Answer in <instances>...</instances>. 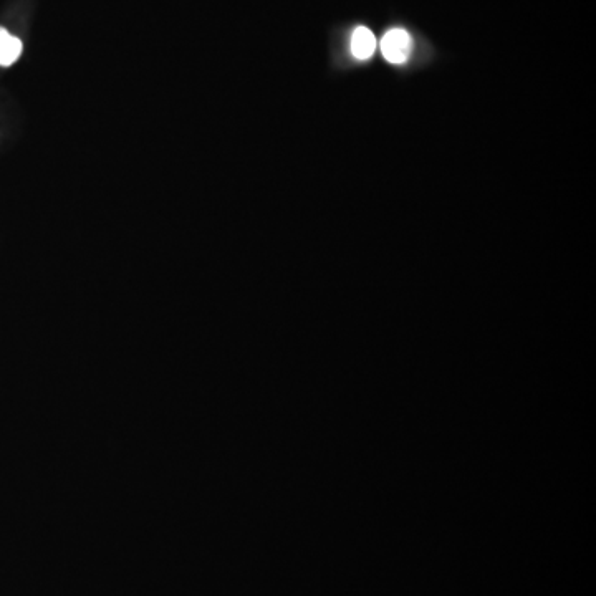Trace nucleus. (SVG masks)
I'll return each mask as SVG.
<instances>
[{"mask_svg": "<svg viewBox=\"0 0 596 596\" xmlns=\"http://www.w3.org/2000/svg\"><path fill=\"white\" fill-rule=\"evenodd\" d=\"M411 49H413V42H411L408 32L403 29L390 30L381 40V53L385 55L388 62L395 63V65L406 62Z\"/></svg>", "mask_w": 596, "mask_h": 596, "instance_id": "1", "label": "nucleus"}, {"mask_svg": "<svg viewBox=\"0 0 596 596\" xmlns=\"http://www.w3.org/2000/svg\"><path fill=\"white\" fill-rule=\"evenodd\" d=\"M350 49L356 60H368L376 50L375 35L366 27H358L351 35Z\"/></svg>", "mask_w": 596, "mask_h": 596, "instance_id": "2", "label": "nucleus"}, {"mask_svg": "<svg viewBox=\"0 0 596 596\" xmlns=\"http://www.w3.org/2000/svg\"><path fill=\"white\" fill-rule=\"evenodd\" d=\"M22 53V42L0 27V67H10L17 62Z\"/></svg>", "mask_w": 596, "mask_h": 596, "instance_id": "3", "label": "nucleus"}]
</instances>
